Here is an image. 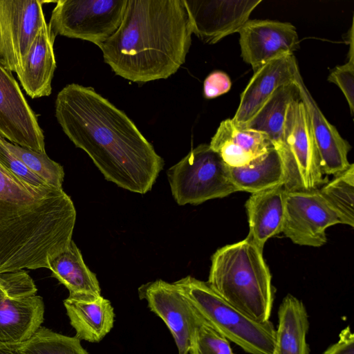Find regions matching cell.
<instances>
[{"mask_svg":"<svg viewBox=\"0 0 354 354\" xmlns=\"http://www.w3.org/2000/svg\"><path fill=\"white\" fill-rule=\"evenodd\" d=\"M172 196L179 205H198L238 192L229 167L207 144H201L167 170Z\"/></svg>","mask_w":354,"mask_h":354,"instance_id":"6","label":"cell"},{"mask_svg":"<svg viewBox=\"0 0 354 354\" xmlns=\"http://www.w3.org/2000/svg\"><path fill=\"white\" fill-rule=\"evenodd\" d=\"M192 34L183 0H128L119 28L100 48L115 75L145 83L178 71Z\"/></svg>","mask_w":354,"mask_h":354,"instance_id":"3","label":"cell"},{"mask_svg":"<svg viewBox=\"0 0 354 354\" xmlns=\"http://www.w3.org/2000/svg\"><path fill=\"white\" fill-rule=\"evenodd\" d=\"M298 88L293 83L278 88L243 128L265 133L274 148L283 146L284 124L290 104L299 97Z\"/></svg>","mask_w":354,"mask_h":354,"instance_id":"24","label":"cell"},{"mask_svg":"<svg viewBox=\"0 0 354 354\" xmlns=\"http://www.w3.org/2000/svg\"><path fill=\"white\" fill-rule=\"evenodd\" d=\"M0 136L10 142L46 152L44 134L12 75L0 62Z\"/></svg>","mask_w":354,"mask_h":354,"instance_id":"13","label":"cell"},{"mask_svg":"<svg viewBox=\"0 0 354 354\" xmlns=\"http://www.w3.org/2000/svg\"><path fill=\"white\" fill-rule=\"evenodd\" d=\"M277 150L283 165L286 192L315 190L328 181L321 170L310 118L299 97L288 108L283 146Z\"/></svg>","mask_w":354,"mask_h":354,"instance_id":"7","label":"cell"},{"mask_svg":"<svg viewBox=\"0 0 354 354\" xmlns=\"http://www.w3.org/2000/svg\"><path fill=\"white\" fill-rule=\"evenodd\" d=\"M319 192L337 215L341 224L354 227V165L334 176Z\"/></svg>","mask_w":354,"mask_h":354,"instance_id":"26","label":"cell"},{"mask_svg":"<svg viewBox=\"0 0 354 354\" xmlns=\"http://www.w3.org/2000/svg\"><path fill=\"white\" fill-rule=\"evenodd\" d=\"M238 33L241 56L254 72L272 59L294 54L299 47L297 30L289 22L249 19Z\"/></svg>","mask_w":354,"mask_h":354,"instance_id":"15","label":"cell"},{"mask_svg":"<svg viewBox=\"0 0 354 354\" xmlns=\"http://www.w3.org/2000/svg\"><path fill=\"white\" fill-rule=\"evenodd\" d=\"M209 146L230 167L243 166L274 147L267 135L238 126L232 118L220 123Z\"/></svg>","mask_w":354,"mask_h":354,"instance_id":"19","label":"cell"},{"mask_svg":"<svg viewBox=\"0 0 354 354\" xmlns=\"http://www.w3.org/2000/svg\"><path fill=\"white\" fill-rule=\"evenodd\" d=\"M328 81L337 85L343 93L351 115L354 111V59L337 66L330 73Z\"/></svg>","mask_w":354,"mask_h":354,"instance_id":"31","label":"cell"},{"mask_svg":"<svg viewBox=\"0 0 354 354\" xmlns=\"http://www.w3.org/2000/svg\"><path fill=\"white\" fill-rule=\"evenodd\" d=\"M192 33L214 44L238 32L261 0H183Z\"/></svg>","mask_w":354,"mask_h":354,"instance_id":"14","label":"cell"},{"mask_svg":"<svg viewBox=\"0 0 354 354\" xmlns=\"http://www.w3.org/2000/svg\"><path fill=\"white\" fill-rule=\"evenodd\" d=\"M76 210L71 197L38 190L0 165V274L48 268L72 241Z\"/></svg>","mask_w":354,"mask_h":354,"instance_id":"2","label":"cell"},{"mask_svg":"<svg viewBox=\"0 0 354 354\" xmlns=\"http://www.w3.org/2000/svg\"><path fill=\"white\" fill-rule=\"evenodd\" d=\"M323 354H354V335L349 326L343 329L337 342L331 345Z\"/></svg>","mask_w":354,"mask_h":354,"instance_id":"33","label":"cell"},{"mask_svg":"<svg viewBox=\"0 0 354 354\" xmlns=\"http://www.w3.org/2000/svg\"><path fill=\"white\" fill-rule=\"evenodd\" d=\"M278 318L272 354H309L306 342L309 322L303 302L292 295H287L279 308Z\"/></svg>","mask_w":354,"mask_h":354,"instance_id":"22","label":"cell"},{"mask_svg":"<svg viewBox=\"0 0 354 354\" xmlns=\"http://www.w3.org/2000/svg\"><path fill=\"white\" fill-rule=\"evenodd\" d=\"M189 354L234 353L228 339L203 319L192 336Z\"/></svg>","mask_w":354,"mask_h":354,"instance_id":"29","label":"cell"},{"mask_svg":"<svg viewBox=\"0 0 354 354\" xmlns=\"http://www.w3.org/2000/svg\"><path fill=\"white\" fill-rule=\"evenodd\" d=\"M55 117L105 179L128 191H150L164 160L133 121L92 87L69 84L57 94Z\"/></svg>","mask_w":354,"mask_h":354,"instance_id":"1","label":"cell"},{"mask_svg":"<svg viewBox=\"0 0 354 354\" xmlns=\"http://www.w3.org/2000/svg\"><path fill=\"white\" fill-rule=\"evenodd\" d=\"M295 84L310 118L321 170L324 175L334 176L350 166L348 154L351 147L324 116L306 86L300 73L296 77Z\"/></svg>","mask_w":354,"mask_h":354,"instance_id":"17","label":"cell"},{"mask_svg":"<svg viewBox=\"0 0 354 354\" xmlns=\"http://www.w3.org/2000/svg\"><path fill=\"white\" fill-rule=\"evenodd\" d=\"M141 299L162 319L171 332L178 354H189L195 329L203 319L183 291L174 283L161 279L149 282L138 289Z\"/></svg>","mask_w":354,"mask_h":354,"instance_id":"12","label":"cell"},{"mask_svg":"<svg viewBox=\"0 0 354 354\" xmlns=\"http://www.w3.org/2000/svg\"><path fill=\"white\" fill-rule=\"evenodd\" d=\"M211 262L210 288L251 319L268 321L274 290L263 250L246 237L218 249Z\"/></svg>","mask_w":354,"mask_h":354,"instance_id":"4","label":"cell"},{"mask_svg":"<svg viewBox=\"0 0 354 354\" xmlns=\"http://www.w3.org/2000/svg\"><path fill=\"white\" fill-rule=\"evenodd\" d=\"M299 68L294 54L272 59L254 72L241 93L240 102L232 118L243 126L259 110L280 86L295 82Z\"/></svg>","mask_w":354,"mask_h":354,"instance_id":"16","label":"cell"},{"mask_svg":"<svg viewBox=\"0 0 354 354\" xmlns=\"http://www.w3.org/2000/svg\"><path fill=\"white\" fill-rule=\"evenodd\" d=\"M286 191L279 185L251 194L245 207L249 223V238L263 250L267 241L281 232Z\"/></svg>","mask_w":354,"mask_h":354,"instance_id":"21","label":"cell"},{"mask_svg":"<svg viewBox=\"0 0 354 354\" xmlns=\"http://www.w3.org/2000/svg\"><path fill=\"white\" fill-rule=\"evenodd\" d=\"M41 0H0V62L18 70L41 27L46 24Z\"/></svg>","mask_w":354,"mask_h":354,"instance_id":"10","label":"cell"},{"mask_svg":"<svg viewBox=\"0 0 354 354\" xmlns=\"http://www.w3.org/2000/svg\"><path fill=\"white\" fill-rule=\"evenodd\" d=\"M21 354H88L80 340L41 326L28 340L8 344Z\"/></svg>","mask_w":354,"mask_h":354,"instance_id":"27","label":"cell"},{"mask_svg":"<svg viewBox=\"0 0 354 354\" xmlns=\"http://www.w3.org/2000/svg\"><path fill=\"white\" fill-rule=\"evenodd\" d=\"M6 140L0 136V165L24 184L38 190L53 187L32 173L8 147Z\"/></svg>","mask_w":354,"mask_h":354,"instance_id":"30","label":"cell"},{"mask_svg":"<svg viewBox=\"0 0 354 354\" xmlns=\"http://www.w3.org/2000/svg\"><path fill=\"white\" fill-rule=\"evenodd\" d=\"M0 354H21L8 344L0 343Z\"/></svg>","mask_w":354,"mask_h":354,"instance_id":"34","label":"cell"},{"mask_svg":"<svg viewBox=\"0 0 354 354\" xmlns=\"http://www.w3.org/2000/svg\"><path fill=\"white\" fill-rule=\"evenodd\" d=\"M64 306L80 340L100 342L113 326V308L102 295L69 294Z\"/></svg>","mask_w":354,"mask_h":354,"instance_id":"18","label":"cell"},{"mask_svg":"<svg viewBox=\"0 0 354 354\" xmlns=\"http://www.w3.org/2000/svg\"><path fill=\"white\" fill-rule=\"evenodd\" d=\"M201 317L226 339L250 354H272L276 330L270 321L255 322L229 304L207 282L187 276L174 282Z\"/></svg>","mask_w":354,"mask_h":354,"instance_id":"5","label":"cell"},{"mask_svg":"<svg viewBox=\"0 0 354 354\" xmlns=\"http://www.w3.org/2000/svg\"><path fill=\"white\" fill-rule=\"evenodd\" d=\"M230 178L238 192H259L284 183V168L278 150L272 147L247 164L229 167Z\"/></svg>","mask_w":354,"mask_h":354,"instance_id":"23","label":"cell"},{"mask_svg":"<svg viewBox=\"0 0 354 354\" xmlns=\"http://www.w3.org/2000/svg\"><path fill=\"white\" fill-rule=\"evenodd\" d=\"M9 149L32 173L50 186L62 189L64 178L63 167L51 160L46 152H38L6 141Z\"/></svg>","mask_w":354,"mask_h":354,"instance_id":"28","label":"cell"},{"mask_svg":"<svg viewBox=\"0 0 354 354\" xmlns=\"http://www.w3.org/2000/svg\"><path fill=\"white\" fill-rule=\"evenodd\" d=\"M52 277L69 291L70 295H101L97 277L84 263L80 250L72 240L68 248L53 257L48 263Z\"/></svg>","mask_w":354,"mask_h":354,"instance_id":"25","label":"cell"},{"mask_svg":"<svg viewBox=\"0 0 354 354\" xmlns=\"http://www.w3.org/2000/svg\"><path fill=\"white\" fill-rule=\"evenodd\" d=\"M341 222L318 189L286 192L281 232L294 243L321 247L328 227Z\"/></svg>","mask_w":354,"mask_h":354,"instance_id":"11","label":"cell"},{"mask_svg":"<svg viewBox=\"0 0 354 354\" xmlns=\"http://www.w3.org/2000/svg\"><path fill=\"white\" fill-rule=\"evenodd\" d=\"M25 270L0 274V343L29 339L41 326L45 306Z\"/></svg>","mask_w":354,"mask_h":354,"instance_id":"9","label":"cell"},{"mask_svg":"<svg viewBox=\"0 0 354 354\" xmlns=\"http://www.w3.org/2000/svg\"><path fill=\"white\" fill-rule=\"evenodd\" d=\"M231 86V80L225 73L214 71L204 81V96L207 99L216 97L228 92Z\"/></svg>","mask_w":354,"mask_h":354,"instance_id":"32","label":"cell"},{"mask_svg":"<svg viewBox=\"0 0 354 354\" xmlns=\"http://www.w3.org/2000/svg\"><path fill=\"white\" fill-rule=\"evenodd\" d=\"M55 39L48 24H44L16 71L23 89L31 98L51 94V83L56 68Z\"/></svg>","mask_w":354,"mask_h":354,"instance_id":"20","label":"cell"},{"mask_svg":"<svg viewBox=\"0 0 354 354\" xmlns=\"http://www.w3.org/2000/svg\"><path fill=\"white\" fill-rule=\"evenodd\" d=\"M128 0H59L49 24L55 37L90 41L99 48L119 28Z\"/></svg>","mask_w":354,"mask_h":354,"instance_id":"8","label":"cell"}]
</instances>
